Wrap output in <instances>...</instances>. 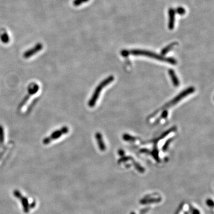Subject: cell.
Listing matches in <instances>:
<instances>
[{
    "label": "cell",
    "instance_id": "6da1fadb",
    "mask_svg": "<svg viewBox=\"0 0 214 214\" xmlns=\"http://www.w3.org/2000/svg\"><path fill=\"white\" fill-rule=\"evenodd\" d=\"M129 54H132L133 55H145V56H148V57L153 58L158 60L164 61L172 64H176L177 63L176 60L172 58H165L164 57H161L160 55H158L156 54H155L154 52L147 51H144V50H132L131 51L129 52Z\"/></svg>",
    "mask_w": 214,
    "mask_h": 214
},
{
    "label": "cell",
    "instance_id": "7a4b0ae2",
    "mask_svg": "<svg viewBox=\"0 0 214 214\" xmlns=\"http://www.w3.org/2000/svg\"><path fill=\"white\" fill-rule=\"evenodd\" d=\"M113 80H114V77L110 76V77H108L107 79L104 80V81H102L101 83V84H99L98 87L95 89L92 98L90 99L88 102L89 107H93L95 106L97 100L98 99L99 94L101 93L102 89L104 88L105 86H106L107 85H108L110 83L112 82Z\"/></svg>",
    "mask_w": 214,
    "mask_h": 214
},
{
    "label": "cell",
    "instance_id": "3957f363",
    "mask_svg": "<svg viewBox=\"0 0 214 214\" xmlns=\"http://www.w3.org/2000/svg\"><path fill=\"white\" fill-rule=\"evenodd\" d=\"M69 132V129L67 126H63L60 128L59 130H57L54 132H52L50 136L44 138L42 142L44 145L50 144L52 141H54L61 137L62 136L67 134Z\"/></svg>",
    "mask_w": 214,
    "mask_h": 214
},
{
    "label": "cell",
    "instance_id": "277c9868",
    "mask_svg": "<svg viewBox=\"0 0 214 214\" xmlns=\"http://www.w3.org/2000/svg\"><path fill=\"white\" fill-rule=\"evenodd\" d=\"M43 48V45L39 42L36 44L33 47L29 50L26 51L23 54V57L26 59H28L32 57L33 55H36L39 52H40Z\"/></svg>",
    "mask_w": 214,
    "mask_h": 214
},
{
    "label": "cell",
    "instance_id": "5b68a950",
    "mask_svg": "<svg viewBox=\"0 0 214 214\" xmlns=\"http://www.w3.org/2000/svg\"><path fill=\"white\" fill-rule=\"evenodd\" d=\"M14 195L16 198L20 199L21 202H22V206L23 207V210L26 213H28L29 212V205H28V199L26 198L22 197L21 193L19 191H14Z\"/></svg>",
    "mask_w": 214,
    "mask_h": 214
},
{
    "label": "cell",
    "instance_id": "8992f818",
    "mask_svg": "<svg viewBox=\"0 0 214 214\" xmlns=\"http://www.w3.org/2000/svg\"><path fill=\"white\" fill-rule=\"evenodd\" d=\"M169 14V22H168V28L170 30H173L174 27V22H175V15L176 11L170 8L168 10Z\"/></svg>",
    "mask_w": 214,
    "mask_h": 214
},
{
    "label": "cell",
    "instance_id": "52a82bcc",
    "mask_svg": "<svg viewBox=\"0 0 214 214\" xmlns=\"http://www.w3.org/2000/svg\"><path fill=\"white\" fill-rule=\"evenodd\" d=\"M161 201V197H149L146 196L144 199H142L140 201V202L143 204L151 203H158Z\"/></svg>",
    "mask_w": 214,
    "mask_h": 214
},
{
    "label": "cell",
    "instance_id": "ba28073f",
    "mask_svg": "<svg viewBox=\"0 0 214 214\" xmlns=\"http://www.w3.org/2000/svg\"><path fill=\"white\" fill-rule=\"evenodd\" d=\"M39 89V86L38 84L35 83L30 84L28 88V95L30 96L31 95L37 93L38 92Z\"/></svg>",
    "mask_w": 214,
    "mask_h": 214
},
{
    "label": "cell",
    "instance_id": "9c48e42d",
    "mask_svg": "<svg viewBox=\"0 0 214 214\" xmlns=\"http://www.w3.org/2000/svg\"><path fill=\"white\" fill-rule=\"evenodd\" d=\"M96 140H97V142H98L99 149L102 151H104L105 150V145L104 143L103 142L102 137L101 133H97L96 134Z\"/></svg>",
    "mask_w": 214,
    "mask_h": 214
},
{
    "label": "cell",
    "instance_id": "30bf717a",
    "mask_svg": "<svg viewBox=\"0 0 214 214\" xmlns=\"http://www.w3.org/2000/svg\"><path fill=\"white\" fill-rule=\"evenodd\" d=\"M0 40L4 44H7L10 41L9 35L6 32H4L0 35Z\"/></svg>",
    "mask_w": 214,
    "mask_h": 214
},
{
    "label": "cell",
    "instance_id": "8fae6325",
    "mask_svg": "<svg viewBox=\"0 0 214 214\" xmlns=\"http://www.w3.org/2000/svg\"><path fill=\"white\" fill-rule=\"evenodd\" d=\"M169 74H170V76L171 78L172 79V80H173V84L175 86H178L179 85V81L177 79V77H176V74L174 73V71L173 70H169Z\"/></svg>",
    "mask_w": 214,
    "mask_h": 214
},
{
    "label": "cell",
    "instance_id": "7c38bea8",
    "mask_svg": "<svg viewBox=\"0 0 214 214\" xmlns=\"http://www.w3.org/2000/svg\"><path fill=\"white\" fill-rule=\"evenodd\" d=\"M176 44H177V42H173V43H171V44H170L169 45H168L167 47L164 48L161 51L162 54L164 55L166 53H167L172 48V47H174V45H176Z\"/></svg>",
    "mask_w": 214,
    "mask_h": 214
},
{
    "label": "cell",
    "instance_id": "4fadbf2b",
    "mask_svg": "<svg viewBox=\"0 0 214 214\" xmlns=\"http://www.w3.org/2000/svg\"><path fill=\"white\" fill-rule=\"evenodd\" d=\"M4 128L0 125V144H3L4 141Z\"/></svg>",
    "mask_w": 214,
    "mask_h": 214
},
{
    "label": "cell",
    "instance_id": "5bb4252c",
    "mask_svg": "<svg viewBox=\"0 0 214 214\" xmlns=\"http://www.w3.org/2000/svg\"><path fill=\"white\" fill-rule=\"evenodd\" d=\"M89 1V0H74L73 2V5L76 7L81 6L83 3H87Z\"/></svg>",
    "mask_w": 214,
    "mask_h": 214
},
{
    "label": "cell",
    "instance_id": "9a60e30c",
    "mask_svg": "<svg viewBox=\"0 0 214 214\" xmlns=\"http://www.w3.org/2000/svg\"><path fill=\"white\" fill-rule=\"evenodd\" d=\"M177 12L180 15H184L185 14V13H186V10H185V9L184 8L180 7H178L177 9Z\"/></svg>",
    "mask_w": 214,
    "mask_h": 214
},
{
    "label": "cell",
    "instance_id": "2e32d148",
    "mask_svg": "<svg viewBox=\"0 0 214 214\" xmlns=\"http://www.w3.org/2000/svg\"><path fill=\"white\" fill-rule=\"evenodd\" d=\"M206 204L209 207H213L214 206V201L212 199H209L207 200Z\"/></svg>",
    "mask_w": 214,
    "mask_h": 214
},
{
    "label": "cell",
    "instance_id": "e0dca14e",
    "mask_svg": "<svg viewBox=\"0 0 214 214\" xmlns=\"http://www.w3.org/2000/svg\"><path fill=\"white\" fill-rule=\"evenodd\" d=\"M192 214H200V212L198 209L192 208Z\"/></svg>",
    "mask_w": 214,
    "mask_h": 214
}]
</instances>
